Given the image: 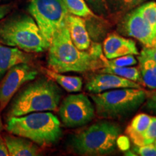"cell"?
<instances>
[{
	"label": "cell",
	"mask_w": 156,
	"mask_h": 156,
	"mask_svg": "<svg viewBox=\"0 0 156 156\" xmlns=\"http://www.w3.org/2000/svg\"><path fill=\"white\" fill-rule=\"evenodd\" d=\"M140 72L142 82L148 88L156 90V62L143 54H139Z\"/></svg>",
	"instance_id": "e0dca14e"
},
{
	"label": "cell",
	"mask_w": 156,
	"mask_h": 156,
	"mask_svg": "<svg viewBox=\"0 0 156 156\" xmlns=\"http://www.w3.org/2000/svg\"><path fill=\"white\" fill-rule=\"evenodd\" d=\"M140 54L152 58L154 62H156V46H153L151 48L145 47Z\"/></svg>",
	"instance_id": "83f0119b"
},
{
	"label": "cell",
	"mask_w": 156,
	"mask_h": 156,
	"mask_svg": "<svg viewBox=\"0 0 156 156\" xmlns=\"http://www.w3.org/2000/svg\"><path fill=\"white\" fill-rule=\"evenodd\" d=\"M147 93L142 88H118L92 94L98 116L106 119L125 118L145 102Z\"/></svg>",
	"instance_id": "5b68a950"
},
{
	"label": "cell",
	"mask_w": 156,
	"mask_h": 156,
	"mask_svg": "<svg viewBox=\"0 0 156 156\" xmlns=\"http://www.w3.org/2000/svg\"><path fill=\"white\" fill-rule=\"evenodd\" d=\"M88 7L98 16L106 17L109 11L107 6L106 0H85Z\"/></svg>",
	"instance_id": "cb8c5ba5"
},
{
	"label": "cell",
	"mask_w": 156,
	"mask_h": 156,
	"mask_svg": "<svg viewBox=\"0 0 156 156\" xmlns=\"http://www.w3.org/2000/svg\"><path fill=\"white\" fill-rule=\"evenodd\" d=\"M0 156H9L7 145L3 136L0 135Z\"/></svg>",
	"instance_id": "f546056e"
},
{
	"label": "cell",
	"mask_w": 156,
	"mask_h": 156,
	"mask_svg": "<svg viewBox=\"0 0 156 156\" xmlns=\"http://www.w3.org/2000/svg\"><path fill=\"white\" fill-rule=\"evenodd\" d=\"M3 128H4V126H3V123H2V119H1V116H0V132L3 130Z\"/></svg>",
	"instance_id": "4dcf8cb0"
},
{
	"label": "cell",
	"mask_w": 156,
	"mask_h": 156,
	"mask_svg": "<svg viewBox=\"0 0 156 156\" xmlns=\"http://www.w3.org/2000/svg\"><path fill=\"white\" fill-rule=\"evenodd\" d=\"M88 51H81L72 41L67 25L54 37L49 47L48 66L56 73H86L103 67L106 58L101 46L92 44Z\"/></svg>",
	"instance_id": "6da1fadb"
},
{
	"label": "cell",
	"mask_w": 156,
	"mask_h": 156,
	"mask_svg": "<svg viewBox=\"0 0 156 156\" xmlns=\"http://www.w3.org/2000/svg\"><path fill=\"white\" fill-rule=\"evenodd\" d=\"M103 54L107 59L125 55H139L136 43L116 34H111L103 42Z\"/></svg>",
	"instance_id": "7c38bea8"
},
{
	"label": "cell",
	"mask_w": 156,
	"mask_h": 156,
	"mask_svg": "<svg viewBox=\"0 0 156 156\" xmlns=\"http://www.w3.org/2000/svg\"><path fill=\"white\" fill-rule=\"evenodd\" d=\"M153 144H154V145H155V147H156V140H155V142H154V143H153Z\"/></svg>",
	"instance_id": "1f68e13d"
},
{
	"label": "cell",
	"mask_w": 156,
	"mask_h": 156,
	"mask_svg": "<svg viewBox=\"0 0 156 156\" xmlns=\"http://www.w3.org/2000/svg\"><path fill=\"white\" fill-rule=\"evenodd\" d=\"M156 46V31H155V46Z\"/></svg>",
	"instance_id": "d6a6232c"
},
{
	"label": "cell",
	"mask_w": 156,
	"mask_h": 156,
	"mask_svg": "<svg viewBox=\"0 0 156 156\" xmlns=\"http://www.w3.org/2000/svg\"><path fill=\"white\" fill-rule=\"evenodd\" d=\"M0 1H1V0H0Z\"/></svg>",
	"instance_id": "836d02e7"
},
{
	"label": "cell",
	"mask_w": 156,
	"mask_h": 156,
	"mask_svg": "<svg viewBox=\"0 0 156 156\" xmlns=\"http://www.w3.org/2000/svg\"><path fill=\"white\" fill-rule=\"evenodd\" d=\"M137 63V59L133 55H125L119 56L112 59H107L103 61V67L106 65L115 66V67H129L135 65Z\"/></svg>",
	"instance_id": "603a6c76"
},
{
	"label": "cell",
	"mask_w": 156,
	"mask_h": 156,
	"mask_svg": "<svg viewBox=\"0 0 156 156\" xmlns=\"http://www.w3.org/2000/svg\"><path fill=\"white\" fill-rule=\"evenodd\" d=\"M44 73L48 77L51 78L69 93L80 92L83 87V80L76 76H67L62 73H56L50 69H44Z\"/></svg>",
	"instance_id": "ac0fdd59"
},
{
	"label": "cell",
	"mask_w": 156,
	"mask_h": 156,
	"mask_svg": "<svg viewBox=\"0 0 156 156\" xmlns=\"http://www.w3.org/2000/svg\"><path fill=\"white\" fill-rule=\"evenodd\" d=\"M62 98V91L49 77L32 82L13 99L7 118L21 116L34 112H56Z\"/></svg>",
	"instance_id": "7a4b0ae2"
},
{
	"label": "cell",
	"mask_w": 156,
	"mask_h": 156,
	"mask_svg": "<svg viewBox=\"0 0 156 156\" xmlns=\"http://www.w3.org/2000/svg\"><path fill=\"white\" fill-rule=\"evenodd\" d=\"M63 2L70 15L83 18L98 17L88 7L85 0H63Z\"/></svg>",
	"instance_id": "ffe728a7"
},
{
	"label": "cell",
	"mask_w": 156,
	"mask_h": 156,
	"mask_svg": "<svg viewBox=\"0 0 156 156\" xmlns=\"http://www.w3.org/2000/svg\"><path fill=\"white\" fill-rule=\"evenodd\" d=\"M121 128L114 122L101 121L74 136L72 145L81 155H106L116 150Z\"/></svg>",
	"instance_id": "8992f818"
},
{
	"label": "cell",
	"mask_w": 156,
	"mask_h": 156,
	"mask_svg": "<svg viewBox=\"0 0 156 156\" xmlns=\"http://www.w3.org/2000/svg\"><path fill=\"white\" fill-rule=\"evenodd\" d=\"M9 156H36L40 155V150L36 143L27 138L5 134L3 136Z\"/></svg>",
	"instance_id": "5bb4252c"
},
{
	"label": "cell",
	"mask_w": 156,
	"mask_h": 156,
	"mask_svg": "<svg viewBox=\"0 0 156 156\" xmlns=\"http://www.w3.org/2000/svg\"><path fill=\"white\" fill-rule=\"evenodd\" d=\"M100 73L114 74L125 79L129 80L133 82H142L141 75L140 69L136 67H115V66L106 65L103 69L99 70Z\"/></svg>",
	"instance_id": "d6986e66"
},
{
	"label": "cell",
	"mask_w": 156,
	"mask_h": 156,
	"mask_svg": "<svg viewBox=\"0 0 156 156\" xmlns=\"http://www.w3.org/2000/svg\"><path fill=\"white\" fill-rule=\"evenodd\" d=\"M28 10L49 47L54 37L67 25L69 12L63 0H30Z\"/></svg>",
	"instance_id": "52a82bcc"
},
{
	"label": "cell",
	"mask_w": 156,
	"mask_h": 156,
	"mask_svg": "<svg viewBox=\"0 0 156 156\" xmlns=\"http://www.w3.org/2000/svg\"><path fill=\"white\" fill-rule=\"evenodd\" d=\"M139 12L143 17L153 30L156 31V2L150 1L142 3L136 7Z\"/></svg>",
	"instance_id": "7402d4cb"
},
{
	"label": "cell",
	"mask_w": 156,
	"mask_h": 156,
	"mask_svg": "<svg viewBox=\"0 0 156 156\" xmlns=\"http://www.w3.org/2000/svg\"><path fill=\"white\" fill-rule=\"evenodd\" d=\"M152 116L140 114L134 116L126 129V133L135 145H141L142 137L151 124Z\"/></svg>",
	"instance_id": "2e32d148"
},
{
	"label": "cell",
	"mask_w": 156,
	"mask_h": 156,
	"mask_svg": "<svg viewBox=\"0 0 156 156\" xmlns=\"http://www.w3.org/2000/svg\"><path fill=\"white\" fill-rule=\"evenodd\" d=\"M67 26L72 41L78 49L86 51L91 45V41L86 28L85 20L83 17L69 14Z\"/></svg>",
	"instance_id": "4fadbf2b"
},
{
	"label": "cell",
	"mask_w": 156,
	"mask_h": 156,
	"mask_svg": "<svg viewBox=\"0 0 156 156\" xmlns=\"http://www.w3.org/2000/svg\"><path fill=\"white\" fill-rule=\"evenodd\" d=\"M0 43L26 53H39L48 48L35 20L26 15L10 17L0 23Z\"/></svg>",
	"instance_id": "277c9868"
},
{
	"label": "cell",
	"mask_w": 156,
	"mask_h": 156,
	"mask_svg": "<svg viewBox=\"0 0 156 156\" xmlns=\"http://www.w3.org/2000/svg\"><path fill=\"white\" fill-rule=\"evenodd\" d=\"M12 6L10 4L0 5V20L8 14L12 10Z\"/></svg>",
	"instance_id": "f1b7e54d"
},
{
	"label": "cell",
	"mask_w": 156,
	"mask_h": 156,
	"mask_svg": "<svg viewBox=\"0 0 156 156\" xmlns=\"http://www.w3.org/2000/svg\"><path fill=\"white\" fill-rule=\"evenodd\" d=\"M6 129L9 133L27 138L39 146L53 145L62 136L59 120L47 112L7 118Z\"/></svg>",
	"instance_id": "3957f363"
},
{
	"label": "cell",
	"mask_w": 156,
	"mask_h": 156,
	"mask_svg": "<svg viewBox=\"0 0 156 156\" xmlns=\"http://www.w3.org/2000/svg\"><path fill=\"white\" fill-rule=\"evenodd\" d=\"M95 111L88 97L80 93L66 97L60 105L58 114L64 126L75 128L91 122L95 116Z\"/></svg>",
	"instance_id": "ba28073f"
},
{
	"label": "cell",
	"mask_w": 156,
	"mask_h": 156,
	"mask_svg": "<svg viewBox=\"0 0 156 156\" xmlns=\"http://www.w3.org/2000/svg\"><path fill=\"white\" fill-rule=\"evenodd\" d=\"M38 71L28 63H20L11 67L0 84V112L7 107L23 84L33 81Z\"/></svg>",
	"instance_id": "9c48e42d"
},
{
	"label": "cell",
	"mask_w": 156,
	"mask_h": 156,
	"mask_svg": "<svg viewBox=\"0 0 156 156\" xmlns=\"http://www.w3.org/2000/svg\"><path fill=\"white\" fill-rule=\"evenodd\" d=\"M149 0H106L109 13H126Z\"/></svg>",
	"instance_id": "44dd1931"
},
{
	"label": "cell",
	"mask_w": 156,
	"mask_h": 156,
	"mask_svg": "<svg viewBox=\"0 0 156 156\" xmlns=\"http://www.w3.org/2000/svg\"><path fill=\"white\" fill-rule=\"evenodd\" d=\"M142 88L138 83L119 76L109 73H99L93 76L87 82L85 89L88 92L96 94L108 90L118 88Z\"/></svg>",
	"instance_id": "8fae6325"
},
{
	"label": "cell",
	"mask_w": 156,
	"mask_h": 156,
	"mask_svg": "<svg viewBox=\"0 0 156 156\" xmlns=\"http://www.w3.org/2000/svg\"><path fill=\"white\" fill-rule=\"evenodd\" d=\"M118 30L123 35L136 38L146 48L155 46V32L136 7L123 17L118 25Z\"/></svg>",
	"instance_id": "30bf717a"
},
{
	"label": "cell",
	"mask_w": 156,
	"mask_h": 156,
	"mask_svg": "<svg viewBox=\"0 0 156 156\" xmlns=\"http://www.w3.org/2000/svg\"><path fill=\"white\" fill-rule=\"evenodd\" d=\"M156 140V117L152 116L151 124L142 137L141 145L153 144ZM140 145V146H141Z\"/></svg>",
	"instance_id": "d4e9b609"
},
{
	"label": "cell",
	"mask_w": 156,
	"mask_h": 156,
	"mask_svg": "<svg viewBox=\"0 0 156 156\" xmlns=\"http://www.w3.org/2000/svg\"><path fill=\"white\" fill-rule=\"evenodd\" d=\"M145 108L156 115V90L147 93Z\"/></svg>",
	"instance_id": "4316f807"
},
{
	"label": "cell",
	"mask_w": 156,
	"mask_h": 156,
	"mask_svg": "<svg viewBox=\"0 0 156 156\" xmlns=\"http://www.w3.org/2000/svg\"><path fill=\"white\" fill-rule=\"evenodd\" d=\"M134 151L138 155L141 156H156V147L154 144L134 147Z\"/></svg>",
	"instance_id": "484cf974"
},
{
	"label": "cell",
	"mask_w": 156,
	"mask_h": 156,
	"mask_svg": "<svg viewBox=\"0 0 156 156\" xmlns=\"http://www.w3.org/2000/svg\"><path fill=\"white\" fill-rule=\"evenodd\" d=\"M29 60L28 55L18 48L0 45V77L13 66L20 63H28Z\"/></svg>",
	"instance_id": "9a60e30c"
}]
</instances>
